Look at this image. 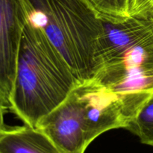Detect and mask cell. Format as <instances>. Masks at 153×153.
<instances>
[{
    "mask_svg": "<svg viewBox=\"0 0 153 153\" xmlns=\"http://www.w3.org/2000/svg\"><path fill=\"white\" fill-rule=\"evenodd\" d=\"M129 16L153 19V0H131Z\"/></svg>",
    "mask_w": 153,
    "mask_h": 153,
    "instance_id": "cell-10",
    "label": "cell"
},
{
    "mask_svg": "<svg viewBox=\"0 0 153 153\" xmlns=\"http://www.w3.org/2000/svg\"><path fill=\"white\" fill-rule=\"evenodd\" d=\"M7 108L2 104L1 101H0V131L4 127V111H5V109Z\"/></svg>",
    "mask_w": 153,
    "mask_h": 153,
    "instance_id": "cell-11",
    "label": "cell"
},
{
    "mask_svg": "<svg viewBox=\"0 0 153 153\" xmlns=\"http://www.w3.org/2000/svg\"><path fill=\"white\" fill-rule=\"evenodd\" d=\"M102 15L125 17L129 16L131 0H88Z\"/></svg>",
    "mask_w": 153,
    "mask_h": 153,
    "instance_id": "cell-9",
    "label": "cell"
},
{
    "mask_svg": "<svg viewBox=\"0 0 153 153\" xmlns=\"http://www.w3.org/2000/svg\"><path fill=\"white\" fill-rule=\"evenodd\" d=\"M127 129L136 134L142 143L153 146V97L142 106Z\"/></svg>",
    "mask_w": 153,
    "mask_h": 153,
    "instance_id": "cell-8",
    "label": "cell"
},
{
    "mask_svg": "<svg viewBox=\"0 0 153 153\" xmlns=\"http://www.w3.org/2000/svg\"><path fill=\"white\" fill-rule=\"evenodd\" d=\"M80 83L44 32L27 19L10 99L12 112L36 128Z\"/></svg>",
    "mask_w": 153,
    "mask_h": 153,
    "instance_id": "cell-1",
    "label": "cell"
},
{
    "mask_svg": "<svg viewBox=\"0 0 153 153\" xmlns=\"http://www.w3.org/2000/svg\"><path fill=\"white\" fill-rule=\"evenodd\" d=\"M101 19L100 67L93 79L140 109L153 97V19Z\"/></svg>",
    "mask_w": 153,
    "mask_h": 153,
    "instance_id": "cell-2",
    "label": "cell"
},
{
    "mask_svg": "<svg viewBox=\"0 0 153 153\" xmlns=\"http://www.w3.org/2000/svg\"><path fill=\"white\" fill-rule=\"evenodd\" d=\"M64 153H85L89 146L86 138L83 106L76 91L37 124Z\"/></svg>",
    "mask_w": 153,
    "mask_h": 153,
    "instance_id": "cell-6",
    "label": "cell"
},
{
    "mask_svg": "<svg viewBox=\"0 0 153 153\" xmlns=\"http://www.w3.org/2000/svg\"><path fill=\"white\" fill-rule=\"evenodd\" d=\"M0 153H64L38 128L25 124L0 131Z\"/></svg>",
    "mask_w": 153,
    "mask_h": 153,
    "instance_id": "cell-7",
    "label": "cell"
},
{
    "mask_svg": "<svg viewBox=\"0 0 153 153\" xmlns=\"http://www.w3.org/2000/svg\"><path fill=\"white\" fill-rule=\"evenodd\" d=\"M28 19L44 32L81 82L100 67L101 14L88 0H22Z\"/></svg>",
    "mask_w": 153,
    "mask_h": 153,
    "instance_id": "cell-3",
    "label": "cell"
},
{
    "mask_svg": "<svg viewBox=\"0 0 153 153\" xmlns=\"http://www.w3.org/2000/svg\"><path fill=\"white\" fill-rule=\"evenodd\" d=\"M27 19L22 0H0V101L7 108Z\"/></svg>",
    "mask_w": 153,
    "mask_h": 153,
    "instance_id": "cell-5",
    "label": "cell"
},
{
    "mask_svg": "<svg viewBox=\"0 0 153 153\" xmlns=\"http://www.w3.org/2000/svg\"><path fill=\"white\" fill-rule=\"evenodd\" d=\"M76 91L83 106L85 134L89 145L105 131L127 128L137 114L125 99L94 79L80 83Z\"/></svg>",
    "mask_w": 153,
    "mask_h": 153,
    "instance_id": "cell-4",
    "label": "cell"
}]
</instances>
